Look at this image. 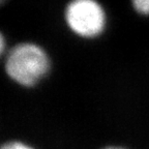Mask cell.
Returning a JSON list of instances; mask_svg holds the SVG:
<instances>
[{
  "label": "cell",
  "instance_id": "6da1fadb",
  "mask_svg": "<svg viewBox=\"0 0 149 149\" xmlns=\"http://www.w3.org/2000/svg\"><path fill=\"white\" fill-rule=\"evenodd\" d=\"M4 72L13 82L23 87H33L46 77L51 68L47 52L34 42H20L7 51Z\"/></svg>",
  "mask_w": 149,
  "mask_h": 149
},
{
  "label": "cell",
  "instance_id": "7a4b0ae2",
  "mask_svg": "<svg viewBox=\"0 0 149 149\" xmlns=\"http://www.w3.org/2000/svg\"><path fill=\"white\" fill-rule=\"evenodd\" d=\"M66 26L82 38H94L105 30L106 13L97 0H70L64 9Z\"/></svg>",
  "mask_w": 149,
  "mask_h": 149
},
{
  "label": "cell",
  "instance_id": "3957f363",
  "mask_svg": "<svg viewBox=\"0 0 149 149\" xmlns=\"http://www.w3.org/2000/svg\"><path fill=\"white\" fill-rule=\"evenodd\" d=\"M136 12L143 16H149V0H132Z\"/></svg>",
  "mask_w": 149,
  "mask_h": 149
},
{
  "label": "cell",
  "instance_id": "277c9868",
  "mask_svg": "<svg viewBox=\"0 0 149 149\" xmlns=\"http://www.w3.org/2000/svg\"><path fill=\"white\" fill-rule=\"evenodd\" d=\"M0 149H35V148L25 142L18 141V140H13V141H8V142L4 143Z\"/></svg>",
  "mask_w": 149,
  "mask_h": 149
},
{
  "label": "cell",
  "instance_id": "5b68a950",
  "mask_svg": "<svg viewBox=\"0 0 149 149\" xmlns=\"http://www.w3.org/2000/svg\"><path fill=\"white\" fill-rule=\"evenodd\" d=\"M4 52H5V38L3 33H1L0 34V53L3 55Z\"/></svg>",
  "mask_w": 149,
  "mask_h": 149
},
{
  "label": "cell",
  "instance_id": "8992f818",
  "mask_svg": "<svg viewBox=\"0 0 149 149\" xmlns=\"http://www.w3.org/2000/svg\"><path fill=\"white\" fill-rule=\"evenodd\" d=\"M102 149H126V148H124V147H121V146H107V147H105V148H102Z\"/></svg>",
  "mask_w": 149,
  "mask_h": 149
},
{
  "label": "cell",
  "instance_id": "52a82bcc",
  "mask_svg": "<svg viewBox=\"0 0 149 149\" xmlns=\"http://www.w3.org/2000/svg\"><path fill=\"white\" fill-rule=\"evenodd\" d=\"M1 1H4V0H1Z\"/></svg>",
  "mask_w": 149,
  "mask_h": 149
}]
</instances>
